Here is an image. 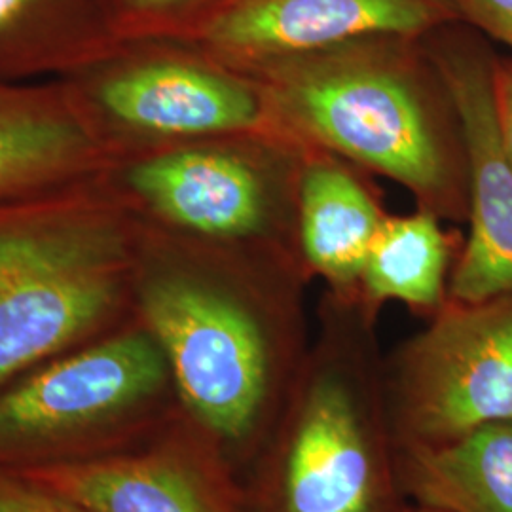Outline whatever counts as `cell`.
<instances>
[{"instance_id":"7a4b0ae2","label":"cell","mask_w":512,"mask_h":512,"mask_svg":"<svg viewBox=\"0 0 512 512\" xmlns=\"http://www.w3.org/2000/svg\"><path fill=\"white\" fill-rule=\"evenodd\" d=\"M277 133L403 184L439 217L469 215L456 110L421 40L368 37L243 71Z\"/></svg>"},{"instance_id":"8fae6325","label":"cell","mask_w":512,"mask_h":512,"mask_svg":"<svg viewBox=\"0 0 512 512\" xmlns=\"http://www.w3.org/2000/svg\"><path fill=\"white\" fill-rule=\"evenodd\" d=\"M452 0H228L184 42L234 71L368 37H429L458 23Z\"/></svg>"},{"instance_id":"277c9868","label":"cell","mask_w":512,"mask_h":512,"mask_svg":"<svg viewBox=\"0 0 512 512\" xmlns=\"http://www.w3.org/2000/svg\"><path fill=\"white\" fill-rule=\"evenodd\" d=\"M137 251L99 181L0 203V387L128 323Z\"/></svg>"},{"instance_id":"5bb4252c","label":"cell","mask_w":512,"mask_h":512,"mask_svg":"<svg viewBox=\"0 0 512 512\" xmlns=\"http://www.w3.org/2000/svg\"><path fill=\"white\" fill-rule=\"evenodd\" d=\"M410 505L439 512H512V420L440 446L397 452Z\"/></svg>"},{"instance_id":"52a82bcc","label":"cell","mask_w":512,"mask_h":512,"mask_svg":"<svg viewBox=\"0 0 512 512\" xmlns=\"http://www.w3.org/2000/svg\"><path fill=\"white\" fill-rule=\"evenodd\" d=\"M384 384L397 452L512 420V294L448 298L384 363Z\"/></svg>"},{"instance_id":"44dd1931","label":"cell","mask_w":512,"mask_h":512,"mask_svg":"<svg viewBox=\"0 0 512 512\" xmlns=\"http://www.w3.org/2000/svg\"><path fill=\"white\" fill-rule=\"evenodd\" d=\"M410 512H439V511H431V509H423V507H416V505H412V507H410Z\"/></svg>"},{"instance_id":"ac0fdd59","label":"cell","mask_w":512,"mask_h":512,"mask_svg":"<svg viewBox=\"0 0 512 512\" xmlns=\"http://www.w3.org/2000/svg\"><path fill=\"white\" fill-rule=\"evenodd\" d=\"M0 512H90L35 482L0 471Z\"/></svg>"},{"instance_id":"d6986e66","label":"cell","mask_w":512,"mask_h":512,"mask_svg":"<svg viewBox=\"0 0 512 512\" xmlns=\"http://www.w3.org/2000/svg\"><path fill=\"white\" fill-rule=\"evenodd\" d=\"M459 19L512 50V0H452Z\"/></svg>"},{"instance_id":"e0dca14e","label":"cell","mask_w":512,"mask_h":512,"mask_svg":"<svg viewBox=\"0 0 512 512\" xmlns=\"http://www.w3.org/2000/svg\"><path fill=\"white\" fill-rule=\"evenodd\" d=\"M228 0H105L110 29L122 42L181 40Z\"/></svg>"},{"instance_id":"9c48e42d","label":"cell","mask_w":512,"mask_h":512,"mask_svg":"<svg viewBox=\"0 0 512 512\" xmlns=\"http://www.w3.org/2000/svg\"><path fill=\"white\" fill-rule=\"evenodd\" d=\"M12 475L90 512H245L238 473L181 408L109 456Z\"/></svg>"},{"instance_id":"ffe728a7","label":"cell","mask_w":512,"mask_h":512,"mask_svg":"<svg viewBox=\"0 0 512 512\" xmlns=\"http://www.w3.org/2000/svg\"><path fill=\"white\" fill-rule=\"evenodd\" d=\"M495 107L505 150L512 162V59L497 61L495 69Z\"/></svg>"},{"instance_id":"3957f363","label":"cell","mask_w":512,"mask_h":512,"mask_svg":"<svg viewBox=\"0 0 512 512\" xmlns=\"http://www.w3.org/2000/svg\"><path fill=\"white\" fill-rule=\"evenodd\" d=\"M374 313L330 294L323 332L241 476L245 512H410Z\"/></svg>"},{"instance_id":"5b68a950","label":"cell","mask_w":512,"mask_h":512,"mask_svg":"<svg viewBox=\"0 0 512 512\" xmlns=\"http://www.w3.org/2000/svg\"><path fill=\"white\" fill-rule=\"evenodd\" d=\"M179 410L164 351L135 315L0 387V471L103 458Z\"/></svg>"},{"instance_id":"9a60e30c","label":"cell","mask_w":512,"mask_h":512,"mask_svg":"<svg viewBox=\"0 0 512 512\" xmlns=\"http://www.w3.org/2000/svg\"><path fill=\"white\" fill-rule=\"evenodd\" d=\"M118 44L105 0H0V82L69 76Z\"/></svg>"},{"instance_id":"7c38bea8","label":"cell","mask_w":512,"mask_h":512,"mask_svg":"<svg viewBox=\"0 0 512 512\" xmlns=\"http://www.w3.org/2000/svg\"><path fill=\"white\" fill-rule=\"evenodd\" d=\"M120 162L69 82H0V203L101 181Z\"/></svg>"},{"instance_id":"30bf717a","label":"cell","mask_w":512,"mask_h":512,"mask_svg":"<svg viewBox=\"0 0 512 512\" xmlns=\"http://www.w3.org/2000/svg\"><path fill=\"white\" fill-rule=\"evenodd\" d=\"M224 141L133 158L122 171L129 198L200 245L232 249L268 236L279 213L274 171L255 152Z\"/></svg>"},{"instance_id":"4fadbf2b","label":"cell","mask_w":512,"mask_h":512,"mask_svg":"<svg viewBox=\"0 0 512 512\" xmlns=\"http://www.w3.org/2000/svg\"><path fill=\"white\" fill-rule=\"evenodd\" d=\"M296 190L306 270L323 277L332 296L359 300L366 256L384 215L363 184L330 160L304 165Z\"/></svg>"},{"instance_id":"8992f818","label":"cell","mask_w":512,"mask_h":512,"mask_svg":"<svg viewBox=\"0 0 512 512\" xmlns=\"http://www.w3.org/2000/svg\"><path fill=\"white\" fill-rule=\"evenodd\" d=\"M67 82L120 158L139 143L158 150L274 129L249 76L179 40L122 42Z\"/></svg>"},{"instance_id":"2e32d148","label":"cell","mask_w":512,"mask_h":512,"mask_svg":"<svg viewBox=\"0 0 512 512\" xmlns=\"http://www.w3.org/2000/svg\"><path fill=\"white\" fill-rule=\"evenodd\" d=\"M452 241L439 215L423 209L408 217H384L359 285V302L376 315L385 302L435 315L448 300Z\"/></svg>"},{"instance_id":"6da1fadb","label":"cell","mask_w":512,"mask_h":512,"mask_svg":"<svg viewBox=\"0 0 512 512\" xmlns=\"http://www.w3.org/2000/svg\"><path fill=\"white\" fill-rule=\"evenodd\" d=\"M205 249L139 239L133 315L164 351L181 412L241 478L310 348L293 268Z\"/></svg>"},{"instance_id":"ba28073f","label":"cell","mask_w":512,"mask_h":512,"mask_svg":"<svg viewBox=\"0 0 512 512\" xmlns=\"http://www.w3.org/2000/svg\"><path fill=\"white\" fill-rule=\"evenodd\" d=\"M458 23L421 44L456 110L467 164L471 232L450 275L448 298L480 302L512 294V162L497 122V61L484 42L456 29Z\"/></svg>"}]
</instances>
